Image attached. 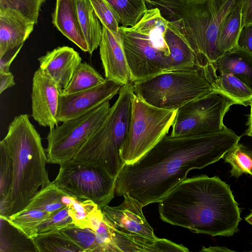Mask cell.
<instances>
[{
	"mask_svg": "<svg viewBox=\"0 0 252 252\" xmlns=\"http://www.w3.org/2000/svg\"><path fill=\"white\" fill-rule=\"evenodd\" d=\"M240 139L226 126L204 135H166L136 161L124 164L116 179L115 193H127L144 206L158 202L190 170L219 161Z\"/></svg>",
	"mask_w": 252,
	"mask_h": 252,
	"instance_id": "1",
	"label": "cell"
},
{
	"mask_svg": "<svg viewBox=\"0 0 252 252\" xmlns=\"http://www.w3.org/2000/svg\"><path fill=\"white\" fill-rule=\"evenodd\" d=\"M158 210L164 222L212 236L233 235L242 220L230 186L206 175L182 181L158 202Z\"/></svg>",
	"mask_w": 252,
	"mask_h": 252,
	"instance_id": "2",
	"label": "cell"
},
{
	"mask_svg": "<svg viewBox=\"0 0 252 252\" xmlns=\"http://www.w3.org/2000/svg\"><path fill=\"white\" fill-rule=\"evenodd\" d=\"M0 141L11 158L13 168L12 188L5 217L7 218L25 208L39 188L51 182L46 169V151L29 115L16 116Z\"/></svg>",
	"mask_w": 252,
	"mask_h": 252,
	"instance_id": "3",
	"label": "cell"
},
{
	"mask_svg": "<svg viewBox=\"0 0 252 252\" xmlns=\"http://www.w3.org/2000/svg\"><path fill=\"white\" fill-rule=\"evenodd\" d=\"M168 23L154 7L148 9L134 26L119 27L132 83L168 71L170 51L165 39Z\"/></svg>",
	"mask_w": 252,
	"mask_h": 252,
	"instance_id": "4",
	"label": "cell"
},
{
	"mask_svg": "<svg viewBox=\"0 0 252 252\" xmlns=\"http://www.w3.org/2000/svg\"><path fill=\"white\" fill-rule=\"evenodd\" d=\"M103 123L70 160L100 168L116 178L125 163L121 151L128 131L133 83L124 85Z\"/></svg>",
	"mask_w": 252,
	"mask_h": 252,
	"instance_id": "5",
	"label": "cell"
},
{
	"mask_svg": "<svg viewBox=\"0 0 252 252\" xmlns=\"http://www.w3.org/2000/svg\"><path fill=\"white\" fill-rule=\"evenodd\" d=\"M215 64L161 73L133 83L134 93L158 108L177 109L192 100L218 93Z\"/></svg>",
	"mask_w": 252,
	"mask_h": 252,
	"instance_id": "6",
	"label": "cell"
},
{
	"mask_svg": "<svg viewBox=\"0 0 252 252\" xmlns=\"http://www.w3.org/2000/svg\"><path fill=\"white\" fill-rule=\"evenodd\" d=\"M177 112L152 105L134 94L128 131L121 151L124 163L135 162L167 135Z\"/></svg>",
	"mask_w": 252,
	"mask_h": 252,
	"instance_id": "7",
	"label": "cell"
},
{
	"mask_svg": "<svg viewBox=\"0 0 252 252\" xmlns=\"http://www.w3.org/2000/svg\"><path fill=\"white\" fill-rule=\"evenodd\" d=\"M110 108L107 101L83 115L49 128L47 163L61 165L71 160L104 121Z\"/></svg>",
	"mask_w": 252,
	"mask_h": 252,
	"instance_id": "8",
	"label": "cell"
},
{
	"mask_svg": "<svg viewBox=\"0 0 252 252\" xmlns=\"http://www.w3.org/2000/svg\"><path fill=\"white\" fill-rule=\"evenodd\" d=\"M53 183L65 193L92 201L102 209L114 197L116 178L95 166L69 161L60 165Z\"/></svg>",
	"mask_w": 252,
	"mask_h": 252,
	"instance_id": "9",
	"label": "cell"
},
{
	"mask_svg": "<svg viewBox=\"0 0 252 252\" xmlns=\"http://www.w3.org/2000/svg\"><path fill=\"white\" fill-rule=\"evenodd\" d=\"M234 103L215 93L188 102L177 110L172 126V136H199L222 130L223 118Z\"/></svg>",
	"mask_w": 252,
	"mask_h": 252,
	"instance_id": "10",
	"label": "cell"
},
{
	"mask_svg": "<svg viewBox=\"0 0 252 252\" xmlns=\"http://www.w3.org/2000/svg\"><path fill=\"white\" fill-rule=\"evenodd\" d=\"M239 0H196L200 15L199 35L194 52L204 64L221 57L218 41L221 25Z\"/></svg>",
	"mask_w": 252,
	"mask_h": 252,
	"instance_id": "11",
	"label": "cell"
},
{
	"mask_svg": "<svg viewBox=\"0 0 252 252\" xmlns=\"http://www.w3.org/2000/svg\"><path fill=\"white\" fill-rule=\"evenodd\" d=\"M123 85L114 81L66 94H60L57 119L63 122L83 115L109 101L119 93Z\"/></svg>",
	"mask_w": 252,
	"mask_h": 252,
	"instance_id": "12",
	"label": "cell"
},
{
	"mask_svg": "<svg viewBox=\"0 0 252 252\" xmlns=\"http://www.w3.org/2000/svg\"><path fill=\"white\" fill-rule=\"evenodd\" d=\"M60 90L53 80L40 68L32 81V116L39 125L49 128L58 125L57 119Z\"/></svg>",
	"mask_w": 252,
	"mask_h": 252,
	"instance_id": "13",
	"label": "cell"
},
{
	"mask_svg": "<svg viewBox=\"0 0 252 252\" xmlns=\"http://www.w3.org/2000/svg\"><path fill=\"white\" fill-rule=\"evenodd\" d=\"M123 196L124 200L120 205H107L101 209L105 217L118 231L157 238L153 228L144 216L143 205L127 193Z\"/></svg>",
	"mask_w": 252,
	"mask_h": 252,
	"instance_id": "14",
	"label": "cell"
},
{
	"mask_svg": "<svg viewBox=\"0 0 252 252\" xmlns=\"http://www.w3.org/2000/svg\"><path fill=\"white\" fill-rule=\"evenodd\" d=\"M99 47L106 79L122 85L131 82L130 72L119 33L117 35H114L102 26Z\"/></svg>",
	"mask_w": 252,
	"mask_h": 252,
	"instance_id": "15",
	"label": "cell"
},
{
	"mask_svg": "<svg viewBox=\"0 0 252 252\" xmlns=\"http://www.w3.org/2000/svg\"><path fill=\"white\" fill-rule=\"evenodd\" d=\"M38 61L39 68L57 85L61 92L67 87L82 63L79 54L67 46L47 51Z\"/></svg>",
	"mask_w": 252,
	"mask_h": 252,
	"instance_id": "16",
	"label": "cell"
},
{
	"mask_svg": "<svg viewBox=\"0 0 252 252\" xmlns=\"http://www.w3.org/2000/svg\"><path fill=\"white\" fill-rule=\"evenodd\" d=\"M34 25L15 10L0 8V57L21 49Z\"/></svg>",
	"mask_w": 252,
	"mask_h": 252,
	"instance_id": "17",
	"label": "cell"
},
{
	"mask_svg": "<svg viewBox=\"0 0 252 252\" xmlns=\"http://www.w3.org/2000/svg\"><path fill=\"white\" fill-rule=\"evenodd\" d=\"M111 227L115 252H189L188 249L184 245L175 243L166 239H154L137 235L126 234L118 231L111 224Z\"/></svg>",
	"mask_w": 252,
	"mask_h": 252,
	"instance_id": "18",
	"label": "cell"
},
{
	"mask_svg": "<svg viewBox=\"0 0 252 252\" xmlns=\"http://www.w3.org/2000/svg\"><path fill=\"white\" fill-rule=\"evenodd\" d=\"M52 23L82 51L88 52V45L78 19L76 0H56L52 13Z\"/></svg>",
	"mask_w": 252,
	"mask_h": 252,
	"instance_id": "19",
	"label": "cell"
},
{
	"mask_svg": "<svg viewBox=\"0 0 252 252\" xmlns=\"http://www.w3.org/2000/svg\"><path fill=\"white\" fill-rule=\"evenodd\" d=\"M218 72L231 73L252 92V53L237 46L226 52L215 62Z\"/></svg>",
	"mask_w": 252,
	"mask_h": 252,
	"instance_id": "20",
	"label": "cell"
},
{
	"mask_svg": "<svg viewBox=\"0 0 252 252\" xmlns=\"http://www.w3.org/2000/svg\"><path fill=\"white\" fill-rule=\"evenodd\" d=\"M165 39L170 51L168 71L188 69L196 66H201L189 45L168 23Z\"/></svg>",
	"mask_w": 252,
	"mask_h": 252,
	"instance_id": "21",
	"label": "cell"
},
{
	"mask_svg": "<svg viewBox=\"0 0 252 252\" xmlns=\"http://www.w3.org/2000/svg\"><path fill=\"white\" fill-rule=\"evenodd\" d=\"M79 21L92 55L99 45L102 34V26L90 0H76Z\"/></svg>",
	"mask_w": 252,
	"mask_h": 252,
	"instance_id": "22",
	"label": "cell"
},
{
	"mask_svg": "<svg viewBox=\"0 0 252 252\" xmlns=\"http://www.w3.org/2000/svg\"><path fill=\"white\" fill-rule=\"evenodd\" d=\"M245 0H239L223 21L220 32L218 46L221 56L238 46V39L242 29V10Z\"/></svg>",
	"mask_w": 252,
	"mask_h": 252,
	"instance_id": "23",
	"label": "cell"
},
{
	"mask_svg": "<svg viewBox=\"0 0 252 252\" xmlns=\"http://www.w3.org/2000/svg\"><path fill=\"white\" fill-rule=\"evenodd\" d=\"M215 86L220 94L231 100L234 104L247 106L252 100V92L239 78L231 73L219 72Z\"/></svg>",
	"mask_w": 252,
	"mask_h": 252,
	"instance_id": "24",
	"label": "cell"
},
{
	"mask_svg": "<svg viewBox=\"0 0 252 252\" xmlns=\"http://www.w3.org/2000/svg\"><path fill=\"white\" fill-rule=\"evenodd\" d=\"M107 80L92 65L82 62L67 87L60 94H66L88 90L106 82Z\"/></svg>",
	"mask_w": 252,
	"mask_h": 252,
	"instance_id": "25",
	"label": "cell"
},
{
	"mask_svg": "<svg viewBox=\"0 0 252 252\" xmlns=\"http://www.w3.org/2000/svg\"><path fill=\"white\" fill-rule=\"evenodd\" d=\"M37 252H75L81 249L61 230L38 233L32 239Z\"/></svg>",
	"mask_w": 252,
	"mask_h": 252,
	"instance_id": "26",
	"label": "cell"
},
{
	"mask_svg": "<svg viewBox=\"0 0 252 252\" xmlns=\"http://www.w3.org/2000/svg\"><path fill=\"white\" fill-rule=\"evenodd\" d=\"M63 193L50 182L41 188L25 208L37 209L51 214L66 207L62 201Z\"/></svg>",
	"mask_w": 252,
	"mask_h": 252,
	"instance_id": "27",
	"label": "cell"
},
{
	"mask_svg": "<svg viewBox=\"0 0 252 252\" xmlns=\"http://www.w3.org/2000/svg\"><path fill=\"white\" fill-rule=\"evenodd\" d=\"M13 177V162L2 142H0V216L6 217L7 206Z\"/></svg>",
	"mask_w": 252,
	"mask_h": 252,
	"instance_id": "28",
	"label": "cell"
},
{
	"mask_svg": "<svg viewBox=\"0 0 252 252\" xmlns=\"http://www.w3.org/2000/svg\"><path fill=\"white\" fill-rule=\"evenodd\" d=\"M50 215L37 209L24 208L5 218L27 236L33 239L37 234L38 225Z\"/></svg>",
	"mask_w": 252,
	"mask_h": 252,
	"instance_id": "29",
	"label": "cell"
},
{
	"mask_svg": "<svg viewBox=\"0 0 252 252\" xmlns=\"http://www.w3.org/2000/svg\"><path fill=\"white\" fill-rule=\"evenodd\" d=\"M118 14L122 26L135 25L148 9L144 0H106Z\"/></svg>",
	"mask_w": 252,
	"mask_h": 252,
	"instance_id": "30",
	"label": "cell"
},
{
	"mask_svg": "<svg viewBox=\"0 0 252 252\" xmlns=\"http://www.w3.org/2000/svg\"><path fill=\"white\" fill-rule=\"evenodd\" d=\"M11 230L12 236L7 229L0 224V252H37L32 239L29 238L11 223Z\"/></svg>",
	"mask_w": 252,
	"mask_h": 252,
	"instance_id": "31",
	"label": "cell"
},
{
	"mask_svg": "<svg viewBox=\"0 0 252 252\" xmlns=\"http://www.w3.org/2000/svg\"><path fill=\"white\" fill-rule=\"evenodd\" d=\"M222 158L230 165L231 176L238 178L243 174L251 175L252 156L245 149L243 144L237 143Z\"/></svg>",
	"mask_w": 252,
	"mask_h": 252,
	"instance_id": "32",
	"label": "cell"
},
{
	"mask_svg": "<svg viewBox=\"0 0 252 252\" xmlns=\"http://www.w3.org/2000/svg\"><path fill=\"white\" fill-rule=\"evenodd\" d=\"M60 230L83 252H101L95 232L91 229L81 228L72 223Z\"/></svg>",
	"mask_w": 252,
	"mask_h": 252,
	"instance_id": "33",
	"label": "cell"
},
{
	"mask_svg": "<svg viewBox=\"0 0 252 252\" xmlns=\"http://www.w3.org/2000/svg\"><path fill=\"white\" fill-rule=\"evenodd\" d=\"M46 0H0V8H10L36 25L41 6Z\"/></svg>",
	"mask_w": 252,
	"mask_h": 252,
	"instance_id": "34",
	"label": "cell"
},
{
	"mask_svg": "<svg viewBox=\"0 0 252 252\" xmlns=\"http://www.w3.org/2000/svg\"><path fill=\"white\" fill-rule=\"evenodd\" d=\"M102 26L114 35H118L120 19L118 14L106 0H90Z\"/></svg>",
	"mask_w": 252,
	"mask_h": 252,
	"instance_id": "35",
	"label": "cell"
},
{
	"mask_svg": "<svg viewBox=\"0 0 252 252\" xmlns=\"http://www.w3.org/2000/svg\"><path fill=\"white\" fill-rule=\"evenodd\" d=\"M73 223L66 206L52 214L44 220L37 227V233H40L55 230H60Z\"/></svg>",
	"mask_w": 252,
	"mask_h": 252,
	"instance_id": "36",
	"label": "cell"
},
{
	"mask_svg": "<svg viewBox=\"0 0 252 252\" xmlns=\"http://www.w3.org/2000/svg\"><path fill=\"white\" fill-rule=\"evenodd\" d=\"M95 233L101 252H115L112 239L111 224L104 216L98 227L95 230Z\"/></svg>",
	"mask_w": 252,
	"mask_h": 252,
	"instance_id": "37",
	"label": "cell"
},
{
	"mask_svg": "<svg viewBox=\"0 0 252 252\" xmlns=\"http://www.w3.org/2000/svg\"><path fill=\"white\" fill-rule=\"evenodd\" d=\"M238 46L252 53V26L242 29L238 39Z\"/></svg>",
	"mask_w": 252,
	"mask_h": 252,
	"instance_id": "38",
	"label": "cell"
},
{
	"mask_svg": "<svg viewBox=\"0 0 252 252\" xmlns=\"http://www.w3.org/2000/svg\"><path fill=\"white\" fill-rule=\"evenodd\" d=\"M21 49L9 51L0 57V72L10 71V66Z\"/></svg>",
	"mask_w": 252,
	"mask_h": 252,
	"instance_id": "39",
	"label": "cell"
},
{
	"mask_svg": "<svg viewBox=\"0 0 252 252\" xmlns=\"http://www.w3.org/2000/svg\"><path fill=\"white\" fill-rule=\"evenodd\" d=\"M252 26V0H245L242 10V28Z\"/></svg>",
	"mask_w": 252,
	"mask_h": 252,
	"instance_id": "40",
	"label": "cell"
},
{
	"mask_svg": "<svg viewBox=\"0 0 252 252\" xmlns=\"http://www.w3.org/2000/svg\"><path fill=\"white\" fill-rule=\"evenodd\" d=\"M15 85L14 76L10 71L0 72V94Z\"/></svg>",
	"mask_w": 252,
	"mask_h": 252,
	"instance_id": "41",
	"label": "cell"
},
{
	"mask_svg": "<svg viewBox=\"0 0 252 252\" xmlns=\"http://www.w3.org/2000/svg\"><path fill=\"white\" fill-rule=\"evenodd\" d=\"M249 105L250 106V112L246 124V126H248V128L245 130L243 135L252 137V100Z\"/></svg>",
	"mask_w": 252,
	"mask_h": 252,
	"instance_id": "42",
	"label": "cell"
},
{
	"mask_svg": "<svg viewBox=\"0 0 252 252\" xmlns=\"http://www.w3.org/2000/svg\"><path fill=\"white\" fill-rule=\"evenodd\" d=\"M233 251L229 250L223 247H210L209 248H203L200 252H232Z\"/></svg>",
	"mask_w": 252,
	"mask_h": 252,
	"instance_id": "43",
	"label": "cell"
},
{
	"mask_svg": "<svg viewBox=\"0 0 252 252\" xmlns=\"http://www.w3.org/2000/svg\"><path fill=\"white\" fill-rule=\"evenodd\" d=\"M245 219L247 222L252 225V211L251 212L249 215L247 216Z\"/></svg>",
	"mask_w": 252,
	"mask_h": 252,
	"instance_id": "44",
	"label": "cell"
},
{
	"mask_svg": "<svg viewBox=\"0 0 252 252\" xmlns=\"http://www.w3.org/2000/svg\"><path fill=\"white\" fill-rule=\"evenodd\" d=\"M243 145H244V147L245 149L246 150V151L249 154H250L252 156V146H247L244 144H243ZM251 175L252 176V173H251Z\"/></svg>",
	"mask_w": 252,
	"mask_h": 252,
	"instance_id": "45",
	"label": "cell"
},
{
	"mask_svg": "<svg viewBox=\"0 0 252 252\" xmlns=\"http://www.w3.org/2000/svg\"><path fill=\"white\" fill-rule=\"evenodd\" d=\"M145 2L148 0H144Z\"/></svg>",
	"mask_w": 252,
	"mask_h": 252,
	"instance_id": "46",
	"label": "cell"
},
{
	"mask_svg": "<svg viewBox=\"0 0 252 252\" xmlns=\"http://www.w3.org/2000/svg\"><path fill=\"white\" fill-rule=\"evenodd\" d=\"M251 251L252 252V250H251Z\"/></svg>",
	"mask_w": 252,
	"mask_h": 252,
	"instance_id": "47",
	"label": "cell"
}]
</instances>
